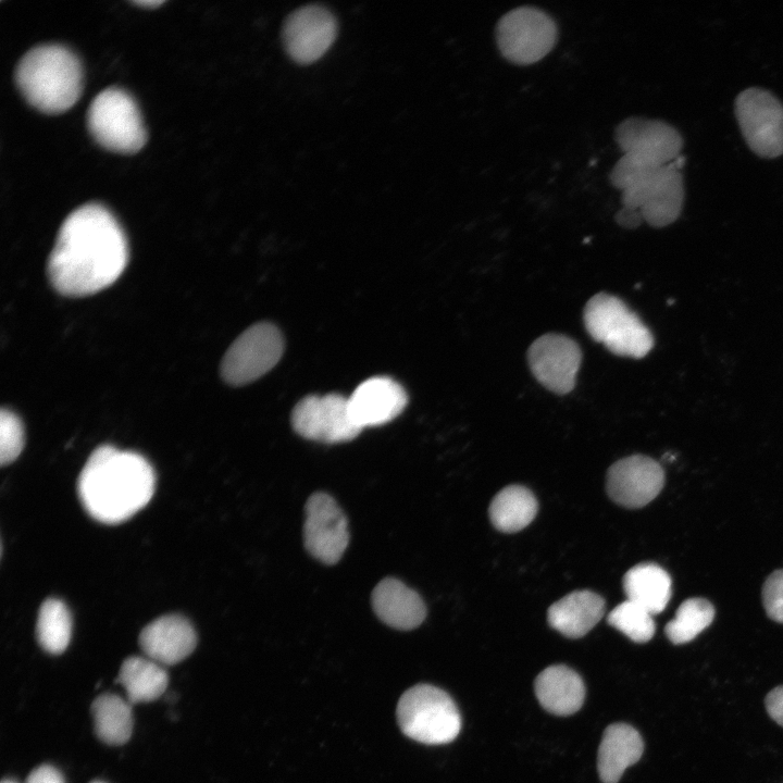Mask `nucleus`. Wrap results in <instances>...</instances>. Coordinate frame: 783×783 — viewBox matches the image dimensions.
Listing matches in <instances>:
<instances>
[{
    "label": "nucleus",
    "mask_w": 783,
    "mask_h": 783,
    "mask_svg": "<svg viewBox=\"0 0 783 783\" xmlns=\"http://www.w3.org/2000/svg\"><path fill=\"white\" fill-rule=\"evenodd\" d=\"M127 261L126 237L115 217L101 204L85 203L60 225L47 275L59 294L84 297L112 285Z\"/></svg>",
    "instance_id": "1"
},
{
    "label": "nucleus",
    "mask_w": 783,
    "mask_h": 783,
    "mask_svg": "<svg viewBox=\"0 0 783 783\" xmlns=\"http://www.w3.org/2000/svg\"><path fill=\"white\" fill-rule=\"evenodd\" d=\"M154 486L153 469L142 456L102 445L82 469L77 492L90 517L115 524L141 510L152 498Z\"/></svg>",
    "instance_id": "2"
},
{
    "label": "nucleus",
    "mask_w": 783,
    "mask_h": 783,
    "mask_svg": "<svg viewBox=\"0 0 783 783\" xmlns=\"http://www.w3.org/2000/svg\"><path fill=\"white\" fill-rule=\"evenodd\" d=\"M23 97L46 113H59L79 98L82 66L76 55L60 45H39L24 53L15 69Z\"/></svg>",
    "instance_id": "3"
},
{
    "label": "nucleus",
    "mask_w": 783,
    "mask_h": 783,
    "mask_svg": "<svg viewBox=\"0 0 783 783\" xmlns=\"http://www.w3.org/2000/svg\"><path fill=\"white\" fill-rule=\"evenodd\" d=\"M584 325L593 339L614 355L639 359L654 346L648 327L620 298L598 293L584 308Z\"/></svg>",
    "instance_id": "4"
},
{
    "label": "nucleus",
    "mask_w": 783,
    "mask_h": 783,
    "mask_svg": "<svg viewBox=\"0 0 783 783\" xmlns=\"http://www.w3.org/2000/svg\"><path fill=\"white\" fill-rule=\"evenodd\" d=\"M397 720L408 737L428 745L452 742L461 729L455 701L446 692L428 684L415 685L402 694Z\"/></svg>",
    "instance_id": "5"
},
{
    "label": "nucleus",
    "mask_w": 783,
    "mask_h": 783,
    "mask_svg": "<svg viewBox=\"0 0 783 783\" xmlns=\"http://www.w3.org/2000/svg\"><path fill=\"white\" fill-rule=\"evenodd\" d=\"M86 123L94 139L119 153H134L146 142V129L134 99L123 89L109 87L91 100Z\"/></svg>",
    "instance_id": "6"
},
{
    "label": "nucleus",
    "mask_w": 783,
    "mask_h": 783,
    "mask_svg": "<svg viewBox=\"0 0 783 783\" xmlns=\"http://www.w3.org/2000/svg\"><path fill=\"white\" fill-rule=\"evenodd\" d=\"M558 27L544 10L532 5L514 8L496 25V42L501 55L515 65L540 61L555 47Z\"/></svg>",
    "instance_id": "7"
},
{
    "label": "nucleus",
    "mask_w": 783,
    "mask_h": 783,
    "mask_svg": "<svg viewBox=\"0 0 783 783\" xmlns=\"http://www.w3.org/2000/svg\"><path fill=\"white\" fill-rule=\"evenodd\" d=\"M684 160L680 156L673 163L643 174L622 191V207L638 210L652 227L673 223L684 203V181L680 172Z\"/></svg>",
    "instance_id": "8"
},
{
    "label": "nucleus",
    "mask_w": 783,
    "mask_h": 783,
    "mask_svg": "<svg viewBox=\"0 0 783 783\" xmlns=\"http://www.w3.org/2000/svg\"><path fill=\"white\" fill-rule=\"evenodd\" d=\"M283 350V336L275 325L253 324L228 347L221 361V376L233 386L253 382L278 362Z\"/></svg>",
    "instance_id": "9"
},
{
    "label": "nucleus",
    "mask_w": 783,
    "mask_h": 783,
    "mask_svg": "<svg viewBox=\"0 0 783 783\" xmlns=\"http://www.w3.org/2000/svg\"><path fill=\"white\" fill-rule=\"evenodd\" d=\"M734 111L742 135L756 154H783V104L769 90L750 87L735 99Z\"/></svg>",
    "instance_id": "10"
},
{
    "label": "nucleus",
    "mask_w": 783,
    "mask_h": 783,
    "mask_svg": "<svg viewBox=\"0 0 783 783\" xmlns=\"http://www.w3.org/2000/svg\"><path fill=\"white\" fill-rule=\"evenodd\" d=\"M614 140L623 154L647 170L673 163L683 148V137L674 126L643 116H630L619 123Z\"/></svg>",
    "instance_id": "11"
},
{
    "label": "nucleus",
    "mask_w": 783,
    "mask_h": 783,
    "mask_svg": "<svg viewBox=\"0 0 783 783\" xmlns=\"http://www.w3.org/2000/svg\"><path fill=\"white\" fill-rule=\"evenodd\" d=\"M291 425L300 436L324 443L351 440L361 432L348 398L338 394L302 398L291 412Z\"/></svg>",
    "instance_id": "12"
},
{
    "label": "nucleus",
    "mask_w": 783,
    "mask_h": 783,
    "mask_svg": "<svg viewBox=\"0 0 783 783\" xmlns=\"http://www.w3.org/2000/svg\"><path fill=\"white\" fill-rule=\"evenodd\" d=\"M303 543L315 559L338 562L349 543L347 519L335 499L325 493L312 494L306 504Z\"/></svg>",
    "instance_id": "13"
},
{
    "label": "nucleus",
    "mask_w": 783,
    "mask_h": 783,
    "mask_svg": "<svg viewBox=\"0 0 783 783\" xmlns=\"http://www.w3.org/2000/svg\"><path fill=\"white\" fill-rule=\"evenodd\" d=\"M337 28L336 16L326 7L302 5L289 13L283 24L285 50L298 63L314 62L332 46Z\"/></svg>",
    "instance_id": "14"
},
{
    "label": "nucleus",
    "mask_w": 783,
    "mask_h": 783,
    "mask_svg": "<svg viewBox=\"0 0 783 783\" xmlns=\"http://www.w3.org/2000/svg\"><path fill=\"white\" fill-rule=\"evenodd\" d=\"M527 361L534 377L545 388L557 395H567L575 386L582 351L572 338L548 333L531 344Z\"/></svg>",
    "instance_id": "15"
},
{
    "label": "nucleus",
    "mask_w": 783,
    "mask_h": 783,
    "mask_svg": "<svg viewBox=\"0 0 783 783\" xmlns=\"http://www.w3.org/2000/svg\"><path fill=\"white\" fill-rule=\"evenodd\" d=\"M663 483L664 472L657 461L633 455L609 468L606 489L614 502L626 508H641L656 498Z\"/></svg>",
    "instance_id": "16"
},
{
    "label": "nucleus",
    "mask_w": 783,
    "mask_h": 783,
    "mask_svg": "<svg viewBox=\"0 0 783 783\" xmlns=\"http://www.w3.org/2000/svg\"><path fill=\"white\" fill-rule=\"evenodd\" d=\"M407 401L402 386L387 376H375L362 382L348 397L352 419L361 430L394 420Z\"/></svg>",
    "instance_id": "17"
},
{
    "label": "nucleus",
    "mask_w": 783,
    "mask_h": 783,
    "mask_svg": "<svg viewBox=\"0 0 783 783\" xmlns=\"http://www.w3.org/2000/svg\"><path fill=\"white\" fill-rule=\"evenodd\" d=\"M139 645L146 657L162 666H171L184 660L194 651L197 634L185 617L165 614L142 629Z\"/></svg>",
    "instance_id": "18"
},
{
    "label": "nucleus",
    "mask_w": 783,
    "mask_h": 783,
    "mask_svg": "<svg viewBox=\"0 0 783 783\" xmlns=\"http://www.w3.org/2000/svg\"><path fill=\"white\" fill-rule=\"evenodd\" d=\"M371 601L375 614L397 630H412L426 616L421 596L397 579L382 580L373 589Z\"/></svg>",
    "instance_id": "19"
},
{
    "label": "nucleus",
    "mask_w": 783,
    "mask_h": 783,
    "mask_svg": "<svg viewBox=\"0 0 783 783\" xmlns=\"http://www.w3.org/2000/svg\"><path fill=\"white\" fill-rule=\"evenodd\" d=\"M641 734L631 725L614 723L602 735L597 757L599 778L604 783H617L631 765L643 755Z\"/></svg>",
    "instance_id": "20"
},
{
    "label": "nucleus",
    "mask_w": 783,
    "mask_h": 783,
    "mask_svg": "<svg viewBox=\"0 0 783 783\" xmlns=\"http://www.w3.org/2000/svg\"><path fill=\"white\" fill-rule=\"evenodd\" d=\"M605 600L591 591H575L552 604L547 612L551 627L570 638L588 633L602 618Z\"/></svg>",
    "instance_id": "21"
},
{
    "label": "nucleus",
    "mask_w": 783,
    "mask_h": 783,
    "mask_svg": "<svg viewBox=\"0 0 783 783\" xmlns=\"http://www.w3.org/2000/svg\"><path fill=\"white\" fill-rule=\"evenodd\" d=\"M535 694L540 705L557 716H569L583 705L585 687L581 676L563 664L543 670L535 680Z\"/></svg>",
    "instance_id": "22"
},
{
    "label": "nucleus",
    "mask_w": 783,
    "mask_h": 783,
    "mask_svg": "<svg viewBox=\"0 0 783 783\" xmlns=\"http://www.w3.org/2000/svg\"><path fill=\"white\" fill-rule=\"evenodd\" d=\"M623 589L627 600L654 616L663 611L671 598V577L656 563H639L625 573Z\"/></svg>",
    "instance_id": "23"
},
{
    "label": "nucleus",
    "mask_w": 783,
    "mask_h": 783,
    "mask_svg": "<svg viewBox=\"0 0 783 783\" xmlns=\"http://www.w3.org/2000/svg\"><path fill=\"white\" fill-rule=\"evenodd\" d=\"M117 681L129 703H147L165 692L169 676L162 664L148 657L133 656L122 663Z\"/></svg>",
    "instance_id": "24"
},
{
    "label": "nucleus",
    "mask_w": 783,
    "mask_h": 783,
    "mask_svg": "<svg viewBox=\"0 0 783 783\" xmlns=\"http://www.w3.org/2000/svg\"><path fill=\"white\" fill-rule=\"evenodd\" d=\"M488 513L497 530L514 533L533 521L537 513V500L526 487L510 485L493 498Z\"/></svg>",
    "instance_id": "25"
},
{
    "label": "nucleus",
    "mask_w": 783,
    "mask_h": 783,
    "mask_svg": "<svg viewBox=\"0 0 783 783\" xmlns=\"http://www.w3.org/2000/svg\"><path fill=\"white\" fill-rule=\"evenodd\" d=\"M97 736L109 745L125 744L133 731L130 703L115 694H102L91 705Z\"/></svg>",
    "instance_id": "26"
},
{
    "label": "nucleus",
    "mask_w": 783,
    "mask_h": 783,
    "mask_svg": "<svg viewBox=\"0 0 783 783\" xmlns=\"http://www.w3.org/2000/svg\"><path fill=\"white\" fill-rule=\"evenodd\" d=\"M72 635V618L66 605L57 598L46 599L38 611L36 636L46 651L62 654Z\"/></svg>",
    "instance_id": "27"
},
{
    "label": "nucleus",
    "mask_w": 783,
    "mask_h": 783,
    "mask_svg": "<svg viewBox=\"0 0 783 783\" xmlns=\"http://www.w3.org/2000/svg\"><path fill=\"white\" fill-rule=\"evenodd\" d=\"M714 617V608L705 598H688L676 610L674 618L667 623L664 633L673 644H685L707 629Z\"/></svg>",
    "instance_id": "28"
},
{
    "label": "nucleus",
    "mask_w": 783,
    "mask_h": 783,
    "mask_svg": "<svg viewBox=\"0 0 783 783\" xmlns=\"http://www.w3.org/2000/svg\"><path fill=\"white\" fill-rule=\"evenodd\" d=\"M608 623L636 643L651 639L656 629L652 614L627 599L611 610Z\"/></svg>",
    "instance_id": "29"
},
{
    "label": "nucleus",
    "mask_w": 783,
    "mask_h": 783,
    "mask_svg": "<svg viewBox=\"0 0 783 783\" xmlns=\"http://www.w3.org/2000/svg\"><path fill=\"white\" fill-rule=\"evenodd\" d=\"M25 436L21 419L11 410L0 412V462L1 465L12 463L24 447Z\"/></svg>",
    "instance_id": "30"
},
{
    "label": "nucleus",
    "mask_w": 783,
    "mask_h": 783,
    "mask_svg": "<svg viewBox=\"0 0 783 783\" xmlns=\"http://www.w3.org/2000/svg\"><path fill=\"white\" fill-rule=\"evenodd\" d=\"M762 601L769 618L783 623V569L772 572L766 580Z\"/></svg>",
    "instance_id": "31"
},
{
    "label": "nucleus",
    "mask_w": 783,
    "mask_h": 783,
    "mask_svg": "<svg viewBox=\"0 0 783 783\" xmlns=\"http://www.w3.org/2000/svg\"><path fill=\"white\" fill-rule=\"evenodd\" d=\"M766 709L769 716L783 726V685L774 687L766 697Z\"/></svg>",
    "instance_id": "32"
},
{
    "label": "nucleus",
    "mask_w": 783,
    "mask_h": 783,
    "mask_svg": "<svg viewBox=\"0 0 783 783\" xmlns=\"http://www.w3.org/2000/svg\"><path fill=\"white\" fill-rule=\"evenodd\" d=\"M26 783H64V780L54 767L42 765L30 772Z\"/></svg>",
    "instance_id": "33"
},
{
    "label": "nucleus",
    "mask_w": 783,
    "mask_h": 783,
    "mask_svg": "<svg viewBox=\"0 0 783 783\" xmlns=\"http://www.w3.org/2000/svg\"><path fill=\"white\" fill-rule=\"evenodd\" d=\"M616 222L624 228H636L643 220V216L638 210L622 207L614 215Z\"/></svg>",
    "instance_id": "34"
},
{
    "label": "nucleus",
    "mask_w": 783,
    "mask_h": 783,
    "mask_svg": "<svg viewBox=\"0 0 783 783\" xmlns=\"http://www.w3.org/2000/svg\"><path fill=\"white\" fill-rule=\"evenodd\" d=\"M133 2L135 4L141 5V7H151L152 8V7H157V5L161 4L163 1L162 0H138V1H133Z\"/></svg>",
    "instance_id": "35"
},
{
    "label": "nucleus",
    "mask_w": 783,
    "mask_h": 783,
    "mask_svg": "<svg viewBox=\"0 0 783 783\" xmlns=\"http://www.w3.org/2000/svg\"><path fill=\"white\" fill-rule=\"evenodd\" d=\"M2 783H14L13 781H3Z\"/></svg>",
    "instance_id": "36"
},
{
    "label": "nucleus",
    "mask_w": 783,
    "mask_h": 783,
    "mask_svg": "<svg viewBox=\"0 0 783 783\" xmlns=\"http://www.w3.org/2000/svg\"><path fill=\"white\" fill-rule=\"evenodd\" d=\"M91 783H104V782H101V781H94V782H91Z\"/></svg>",
    "instance_id": "37"
}]
</instances>
